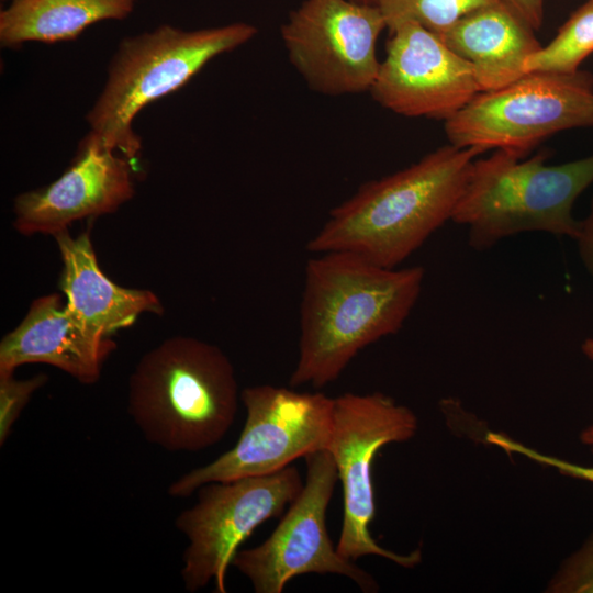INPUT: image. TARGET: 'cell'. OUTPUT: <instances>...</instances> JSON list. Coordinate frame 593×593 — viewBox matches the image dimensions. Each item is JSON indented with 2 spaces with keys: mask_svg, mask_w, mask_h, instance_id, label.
Instances as JSON below:
<instances>
[{
  "mask_svg": "<svg viewBox=\"0 0 593 593\" xmlns=\"http://www.w3.org/2000/svg\"><path fill=\"white\" fill-rule=\"evenodd\" d=\"M317 255L304 270L292 388L334 382L360 350L399 332L424 282L421 266L383 268L348 251Z\"/></svg>",
  "mask_w": 593,
  "mask_h": 593,
  "instance_id": "6da1fadb",
  "label": "cell"
},
{
  "mask_svg": "<svg viewBox=\"0 0 593 593\" xmlns=\"http://www.w3.org/2000/svg\"><path fill=\"white\" fill-rule=\"evenodd\" d=\"M483 153L448 143L402 170L365 182L331 211L306 249L348 251L396 268L451 221L472 164Z\"/></svg>",
  "mask_w": 593,
  "mask_h": 593,
  "instance_id": "7a4b0ae2",
  "label": "cell"
},
{
  "mask_svg": "<svg viewBox=\"0 0 593 593\" xmlns=\"http://www.w3.org/2000/svg\"><path fill=\"white\" fill-rule=\"evenodd\" d=\"M240 393L216 345L174 336L148 350L128 379L127 411L144 438L169 452H195L223 439Z\"/></svg>",
  "mask_w": 593,
  "mask_h": 593,
  "instance_id": "3957f363",
  "label": "cell"
},
{
  "mask_svg": "<svg viewBox=\"0 0 593 593\" xmlns=\"http://www.w3.org/2000/svg\"><path fill=\"white\" fill-rule=\"evenodd\" d=\"M547 152L530 157L495 149L475 159L451 221L467 227L478 251L525 232L575 239L577 199L593 183V154L558 165Z\"/></svg>",
  "mask_w": 593,
  "mask_h": 593,
  "instance_id": "277c9868",
  "label": "cell"
},
{
  "mask_svg": "<svg viewBox=\"0 0 593 593\" xmlns=\"http://www.w3.org/2000/svg\"><path fill=\"white\" fill-rule=\"evenodd\" d=\"M246 22L187 31L169 24L124 37L111 58L107 80L86 115L90 133L132 161L141 150L133 130L149 103L180 89L211 59L250 41Z\"/></svg>",
  "mask_w": 593,
  "mask_h": 593,
  "instance_id": "5b68a950",
  "label": "cell"
},
{
  "mask_svg": "<svg viewBox=\"0 0 593 593\" xmlns=\"http://www.w3.org/2000/svg\"><path fill=\"white\" fill-rule=\"evenodd\" d=\"M593 126V74L527 72L516 81L478 93L445 121L449 144L505 149L527 157L548 137Z\"/></svg>",
  "mask_w": 593,
  "mask_h": 593,
  "instance_id": "8992f818",
  "label": "cell"
},
{
  "mask_svg": "<svg viewBox=\"0 0 593 593\" xmlns=\"http://www.w3.org/2000/svg\"><path fill=\"white\" fill-rule=\"evenodd\" d=\"M240 401L246 421L236 444L170 483L169 495L187 497L210 482L270 474L326 449L334 398L292 387L257 384L243 389Z\"/></svg>",
  "mask_w": 593,
  "mask_h": 593,
  "instance_id": "52a82bcc",
  "label": "cell"
},
{
  "mask_svg": "<svg viewBox=\"0 0 593 593\" xmlns=\"http://www.w3.org/2000/svg\"><path fill=\"white\" fill-rule=\"evenodd\" d=\"M414 412L381 392H346L334 398L333 424L326 450L332 455L343 486L344 514L338 553L350 561L377 556L403 568L421 562L422 552L398 553L381 547L370 533L374 518L372 462L391 443L411 439L417 430Z\"/></svg>",
  "mask_w": 593,
  "mask_h": 593,
  "instance_id": "ba28073f",
  "label": "cell"
},
{
  "mask_svg": "<svg viewBox=\"0 0 593 593\" xmlns=\"http://www.w3.org/2000/svg\"><path fill=\"white\" fill-rule=\"evenodd\" d=\"M303 480L292 465L270 474L200 486L197 502L182 511L176 528L188 540L181 578L188 592L214 582L226 592V572L239 546L264 522L280 516L300 494Z\"/></svg>",
  "mask_w": 593,
  "mask_h": 593,
  "instance_id": "9c48e42d",
  "label": "cell"
},
{
  "mask_svg": "<svg viewBox=\"0 0 593 593\" xmlns=\"http://www.w3.org/2000/svg\"><path fill=\"white\" fill-rule=\"evenodd\" d=\"M305 462L303 488L275 530L258 546L239 549L232 564L256 593H281L294 577L307 573L343 575L363 592L376 591L373 578L343 558L327 533L326 512L338 481L332 455L317 450Z\"/></svg>",
  "mask_w": 593,
  "mask_h": 593,
  "instance_id": "30bf717a",
  "label": "cell"
},
{
  "mask_svg": "<svg viewBox=\"0 0 593 593\" xmlns=\"http://www.w3.org/2000/svg\"><path fill=\"white\" fill-rule=\"evenodd\" d=\"M387 29L379 5L304 0L281 26L289 60L307 86L327 96L370 91L380 67L377 43Z\"/></svg>",
  "mask_w": 593,
  "mask_h": 593,
  "instance_id": "8fae6325",
  "label": "cell"
},
{
  "mask_svg": "<svg viewBox=\"0 0 593 593\" xmlns=\"http://www.w3.org/2000/svg\"><path fill=\"white\" fill-rule=\"evenodd\" d=\"M369 92L400 115L447 121L481 90L469 61L436 34L405 22L390 30L385 58Z\"/></svg>",
  "mask_w": 593,
  "mask_h": 593,
  "instance_id": "7c38bea8",
  "label": "cell"
},
{
  "mask_svg": "<svg viewBox=\"0 0 593 593\" xmlns=\"http://www.w3.org/2000/svg\"><path fill=\"white\" fill-rule=\"evenodd\" d=\"M133 174L131 159L89 132L56 180L14 198L13 227L25 236H54L76 221L112 213L133 198Z\"/></svg>",
  "mask_w": 593,
  "mask_h": 593,
  "instance_id": "4fadbf2b",
  "label": "cell"
},
{
  "mask_svg": "<svg viewBox=\"0 0 593 593\" xmlns=\"http://www.w3.org/2000/svg\"><path fill=\"white\" fill-rule=\"evenodd\" d=\"M115 347L110 337L89 332L59 294L49 293L34 299L19 325L2 337L0 373L45 363L82 384H94Z\"/></svg>",
  "mask_w": 593,
  "mask_h": 593,
  "instance_id": "5bb4252c",
  "label": "cell"
},
{
  "mask_svg": "<svg viewBox=\"0 0 593 593\" xmlns=\"http://www.w3.org/2000/svg\"><path fill=\"white\" fill-rule=\"evenodd\" d=\"M54 238L63 264L58 288L66 305L89 332L110 337L133 325L143 313L164 314L153 291L118 286L103 273L88 231L72 237L66 230Z\"/></svg>",
  "mask_w": 593,
  "mask_h": 593,
  "instance_id": "9a60e30c",
  "label": "cell"
},
{
  "mask_svg": "<svg viewBox=\"0 0 593 593\" xmlns=\"http://www.w3.org/2000/svg\"><path fill=\"white\" fill-rule=\"evenodd\" d=\"M534 32L507 0H497L465 15L438 37L472 65L483 92L525 75L526 59L541 47Z\"/></svg>",
  "mask_w": 593,
  "mask_h": 593,
  "instance_id": "2e32d148",
  "label": "cell"
},
{
  "mask_svg": "<svg viewBox=\"0 0 593 593\" xmlns=\"http://www.w3.org/2000/svg\"><path fill=\"white\" fill-rule=\"evenodd\" d=\"M134 5L135 0H11L0 11V44L72 41L94 23L126 19Z\"/></svg>",
  "mask_w": 593,
  "mask_h": 593,
  "instance_id": "e0dca14e",
  "label": "cell"
},
{
  "mask_svg": "<svg viewBox=\"0 0 593 593\" xmlns=\"http://www.w3.org/2000/svg\"><path fill=\"white\" fill-rule=\"evenodd\" d=\"M593 53V0L578 8L557 35L525 61V74L541 71L574 74Z\"/></svg>",
  "mask_w": 593,
  "mask_h": 593,
  "instance_id": "ac0fdd59",
  "label": "cell"
},
{
  "mask_svg": "<svg viewBox=\"0 0 593 593\" xmlns=\"http://www.w3.org/2000/svg\"><path fill=\"white\" fill-rule=\"evenodd\" d=\"M497 0H380L379 7L390 31L405 22L419 24L437 36L458 20Z\"/></svg>",
  "mask_w": 593,
  "mask_h": 593,
  "instance_id": "d6986e66",
  "label": "cell"
},
{
  "mask_svg": "<svg viewBox=\"0 0 593 593\" xmlns=\"http://www.w3.org/2000/svg\"><path fill=\"white\" fill-rule=\"evenodd\" d=\"M48 380L37 373L27 379H16L13 373H0V446L7 441L20 414L32 395Z\"/></svg>",
  "mask_w": 593,
  "mask_h": 593,
  "instance_id": "ffe728a7",
  "label": "cell"
},
{
  "mask_svg": "<svg viewBox=\"0 0 593 593\" xmlns=\"http://www.w3.org/2000/svg\"><path fill=\"white\" fill-rule=\"evenodd\" d=\"M547 591L593 593V535L561 564Z\"/></svg>",
  "mask_w": 593,
  "mask_h": 593,
  "instance_id": "44dd1931",
  "label": "cell"
},
{
  "mask_svg": "<svg viewBox=\"0 0 593 593\" xmlns=\"http://www.w3.org/2000/svg\"><path fill=\"white\" fill-rule=\"evenodd\" d=\"M486 439L491 444L506 450L507 452L525 456L538 463L557 469L563 475L593 483V466L578 465L564 459L541 454L497 433H489Z\"/></svg>",
  "mask_w": 593,
  "mask_h": 593,
  "instance_id": "7402d4cb",
  "label": "cell"
},
{
  "mask_svg": "<svg viewBox=\"0 0 593 593\" xmlns=\"http://www.w3.org/2000/svg\"><path fill=\"white\" fill-rule=\"evenodd\" d=\"M574 240L582 265L593 280V198L589 213L583 220H580L579 232Z\"/></svg>",
  "mask_w": 593,
  "mask_h": 593,
  "instance_id": "603a6c76",
  "label": "cell"
},
{
  "mask_svg": "<svg viewBox=\"0 0 593 593\" xmlns=\"http://www.w3.org/2000/svg\"><path fill=\"white\" fill-rule=\"evenodd\" d=\"M537 31L544 21V2L545 0H507Z\"/></svg>",
  "mask_w": 593,
  "mask_h": 593,
  "instance_id": "cb8c5ba5",
  "label": "cell"
},
{
  "mask_svg": "<svg viewBox=\"0 0 593 593\" xmlns=\"http://www.w3.org/2000/svg\"><path fill=\"white\" fill-rule=\"evenodd\" d=\"M583 355L593 361V337H588L581 344ZM580 440L593 451V423L582 430Z\"/></svg>",
  "mask_w": 593,
  "mask_h": 593,
  "instance_id": "d4e9b609",
  "label": "cell"
},
{
  "mask_svg": "<svg viewBox=\"0 0 593 593\" xmlns=\"http://www.w3.org/2000/svg\"><path fill=\"white\" fill-rule=\"evenodd\" d=\"M351 1L363 3V4H373V5H378L380 2V0H351Z\"/></svg>",
  "mask_w": 593,
  "mask_h": 593,
  "instance_id": "484cf974",
  "label": "cell"
},
{
  "mask_svg": "<svg viewBox=\"0 0 593 593\" xmlns=\"http://www.w3.org/2000/svg\"><path fill=\"white\" fill-rule=\"evenodd\" d=\"M1 1H11V0H1Z\"/></svg>",
  "mask_w": 593,
  "mask_h": 593,
  "instance_id": "4316f807",
  "label": "cell"
}]
</instances>
